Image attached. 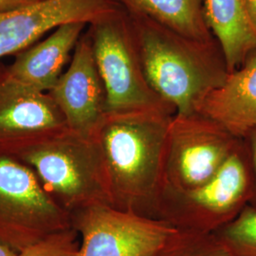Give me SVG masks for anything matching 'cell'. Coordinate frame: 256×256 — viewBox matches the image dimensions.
<instances>
[{"mask_svg":"<svg viewBox=\"0 0 256 256\" xmlns=\"http://www.w3.org/2000/svg\"><path fill=\"white\" fill-rule=\"evenodd\" d=\"M174 115L160 110L106 113L93 136L104 156L113 207L156 218Z\"/></svg>","mask_w":256,"mask_h":256,"instance_id":"1","label":"cell"},{"mask_svg":"<svg viewBox=\"0 0 256 256\" xmlns=\"http://www.w3.org/2000/svg\"><path fill=\"white\" fill-rule=\"evenodd\" d=\"M147 81L178 115L196 113L229 75L220 42L184 36L144 16L128 14Z\"/></svg>","mask_w":256,"mask_h":256,"instance_id":"2","label":"cell"},{"mask_svg":"<svg viewBox=\"0 0 256 256\" xmlns=\"http://www.w3.org/2000/svg\"><path fill=\"white\" fill-rule=\"evenodd\" d=\"M16 156L34 171L46 192L70 216L96 204L112 206L104 160L95 136L66 128Z\"/></svg>","mask_w":256,"mask_h":256,"instance_id":"3","label":"cell"},{"mask_svg":"<svg viewBox=\"0 0 256 256\" xmlns=\"http://www.w3.org/2000/svg\"><path fill=\"white\" fill-rule=\"evenodd\" d=\"M252 182L247 146L243 140L207 182L189 190L164 189L156 218L178 230L214 234L248 205Z\"/></svg>","mask_w":256,"mask_h":256,"instance_id":"4","label":"cell"},{"mask_svg":"<svg viewBox=\"0 0 256 256\" xmlns=\"http://www.w3.org/2000/svg\"><path fill=\"white\" fill-rule=\"evenodd\" d=\"M88 32L106 92L108 112L160 110L176 113L151 88L128 12L120 9L88 25Z\"/></svg>","mask_w":256,"mask_h":256,"instance_id":"5","label":"cell"},{"mask_svg":"<svg viewBox=\"0 0 256 256\" xmlns=\"http://www.w3.org/2000/svg\"><path fill=\"white\" fill-rule=\"evenodd\" d=\"M70 228V214L46 192L34 171L18 156L0 153V244L20 252Z\"/></svg>","mask_w":256,"mask_h":256,"instance_id":"6","label":"cell"},{"mask_svg":"<svg viewBox=\"0 0 256 256\" xmlns=\"http://www.w3.org/2000/svg\"><path fill=\"white\" fill-rule=\"evenodd\" d=\"M242 142L198 112L174 114L168 130L164 190H189L207 182Z\"/></svg>","mask_w":256,"mask_h":256,"instance_id":"7","label":"cell"},{"mask_svg":"<svg viewBox=\"0 0 256 256\" xmlns=\"http://www.w3.org/2000/svg\"><path fill=\"white\" fill-rule=\"evenodd\" d=\"M82 238L78 256H153L178 230L162 220L108 204H96L72 214Z\"/></svg>","mask_w":256,"mask_h":256,"instance_id":"8","label":"cell"},{"mask_svg":"<svg viewBox=\"0 0 256 256\" xmlns=\"http://www.w3.org/2000/svg\"><path fill=\"white\" fill-rule=\"evenodd\" d=\"M66 128L52 96L20 82L0 61V153L18 156Z\"/></svg>","mask_w":256,"mask_h":256,"instance_id":"9","label":"cell"},{"mask_svg":"<svg viewBox=\"0 0 256 256\" xmlns=\"http://www.w3.org/2000/svg\"><path fill=\"white\" fill-rule=\"evenodd\" d=\"M122 9L115 0H41L0 14V59L18 54L64 24L88 25Z\"/></svg>","mask_w":256,"mask_h":256,"instance_id":"10","label":"cell"},{"mask_svg":"<svg viewBox=\"0 0 256 256\" xmlns=\"http://www.w3.org/2000/svg\"><path fill=\"white\" fill-rule=\"evenodd\" d=\"M64 116L68 128L93 136L108 113L106 92L88 30L82 34L68 70L48 92Z\"/></svg>","mask_w":256,"mask_h":256,"instance_id":"11","label":"cell"},{"mask_svg":"<svg viewBox=\"0 0 256 256\" xmlns=\"http://www.w3.org/2000/svg\"><path fill=\"white\" fill-rule=\"evenodd\" d=\"M196 112L218 122L238 140H245L256 128V50L210 92Z\"/></svg>","mask_w":256,"mask_h":256,"instance_id":"12","label":"cell"},{"mask_svg":"<svg viewBox=\"0 0 256 256\" xmlns=\"http://www.w3.org/2000/svg\"><path fill=\"white\" fill-rule=\"evenodd\" d=\"M88 26L74 22L56 28L50 36L16 55L10 72L20 82L42 92H50L68 63L70 52Z\"/></svg>","mask_w":256,"mask_h":256,"instance_id":"13","label":"cell"},{"mask_svg":"<svg viewBox=\"0 0 256 256\" xmlns=\"http://www.w3.org/2000/svg\"><path fill=\"white\" fill-rule=\"evenodd\" d=\"M204 12L214 36L224 52L229 74L244 63L256 50V34L242 0H204Z\"/></svg>","mask_w":256,"mask_h":256,"instance_id":"14","label":"cell"},{"mask_svg":"<svg viewBox=\"0 0 256 256\" xmlns=\"http://www.w3.org/2000/svg\"><path fill=\"white\" fill-rule=\"evenodd\" d=\"M130 14L144 16L184 36L216 39L205 19L204 0H115Z\"/></svg>","mask_w":256,"mask_h":256,"instance_id":"15","label":"cell"},{"mask_svg":"<svg viewBox=\"0 0 256 256\" xmlns=\"http://www.w3.org/2000/svg\"><path fill=\"white\" fill-rule=\"evenodd\" d=\"M153 256H234L216 234L178 230Z\"/></svg>","mask_w":256,"mask_h":256,"instance_id":"16","label":"cell"},{"mask_svg":"<svg viewBox=\"0 0 256 256\" xmlns=\"http://www.w3.org/2000/svg\"><path fill=\"white\" fill-rule=\"evenodd\" d=\"M234 256H256V208L247 205L238 216L214 232Z\"/></svg>","mask_w":256,"mask_h":256,"instance_id":"17","label":"cell"},{"mask_svg":"<svg viewBox=\"0 0 256 256\" xmlns=\"http://www.w3.org/2000/svg\"><path fill=\"white\" fill-rule=\"evenodd\" d=\"M78 238L74 228L57 232L26 248L18 256H78Z\"/></svg>","mask_w":256,"mask_h":256,"instance_id":"18","label":"cell"},{"mask_svg":"<svg viewBox=\"0 0 256 256\" xmlns=\"http://www.w3.org/2000/svg\"><path fill=\"white\" fill-rule=\"evenodd\" d=\"M247 146L250 162L252 171V198L248 202V205L256 208V128L248 135V137L244 140Z\"/></svg>","mask_w":256,"mask_h":256,"instance_id":"19","label":"cell"},{"mask_svg":"<svg viewBox=\"0 0 256 256\" xmlns=\"http://www.w3.org/2000/svg\"><path fill=\"white\" fill-rule=\"evenodd\" d=\"M41 0H0V14L32 5Z\"/></svg>","mask_w":256,"mask_h":256,"instance_id":"20","label":"cell"},{"mask_svg":"<svg viewBox=\"0 0 256 256\" xmlns=\"http://www.w3.org/2000/svg\"><path fill=\"white\" fill-rule=\"evenodd\" d=\"M248 20L256 34V0H242Z\"/></svg>","mask_w":256,"mask_h":256,"instance_id":"21","label":"cell"},{"mask_svg":"<svg viewBox=\"0 0 256 256\" xmlns=\"http://www.w3.org/2000/svg\"><path fill=\"white\" fill-rule=\"evenodd\" d=\"M18 252L5 245L0 244V256H18Z\"/></svg>","mask_w":256,"mask_h":256,"instance_id":"22","label":"cell"}]
</instances>
